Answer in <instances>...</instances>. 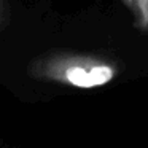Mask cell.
<instances>
[{"mask_svg": "<svg viewBox=\"0 0 148 148\" xmlns=\"http://www.w3.org/2000/svg\"><path fill=\"white\" fill-rule=\"evenodd\" d=\"M135 5L138 16H140L142 26H148V0H132Z\"/></svg>", "mask_w": 148, "mask_h": 148, "instance_id": "7a4b0ae2", "label": "cell"}, {"mask_svg": "<svg viewBox=\"0 0 148 148\" xmlns=\"http://www.w3.org/2000/svg\"><path fill=\"white\" fill-rule=\"evenodd\" d=\"M51 75L77 88H96L108 83L115 75V70L103 62L91 59H72L54 67Z\"/></svg>", "mask_w": 148, "mask_h": 148, "instance_id": "6da1fadb", "label": "cell"}]
</instances>
